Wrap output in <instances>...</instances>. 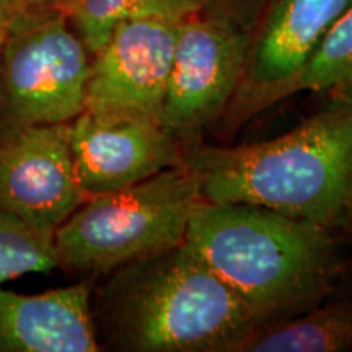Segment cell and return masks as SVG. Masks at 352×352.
Wrapping results in <instances>:
<instances>
[{
	"mask_svg": "<svg viewBox=\"0 0 352 352\" xmlns=\"http://www.w3.org/2000/svg\"><path fill=\"white\" fill-rule=\"evenodd\" d=\"M107 276L94 308L101 349L239 352L259 328L233 290L183 243Z\"/></svg>",
	"mask_w": 352,
	"mask_h": 352,
	"instance_id": "cell-1",
	"label": "cell"
},
{
	"mask_svg": "<svg viewBox=\"0 0 352 352\" xmlns=\"http://www.w3.org/2000/svg\"><path fill=\"white\" fill-rule=\"evenodd\" d=\"M183 245L233 290L259 327L315 305L331 284L328 228L259 206L202 201Z\"/></svg>",
	"mask_w": 352,
	"mask_h": 352,
	"instance_id": "cell-2",
	"label": "cell"
},
{
	"mask_svg": "<svg viewBox=\"0 0 352 352\" xmlns=\"http://www.w3.org/2000/svg\"><path fill=\"white\" fill-rule=\"evenodd\" d=\"M186 164L202 199L250 204L341 226L352 192V109L334 103L280 138L235 148H196Z\"/></svg>",
	"mask_w": 352,
	"mask_h": 352,
	"instance_id": "cell-3",
	"label": "cell"
},
{
	"mask_svg": "<svg viewBox=\"0 0 352 352\" xmlns=\"http://www.w3.org/2000/svg\"><path fill=\"white\" fill-rule=\"evenodd\" d=\"M204 201L188 164L116 191L91 195L56 228L59 267L107 276L138 259L182 245Z\"/></svg>",
	"mask_w": 352,
	"mask_h": 352,
	"instance_id": "cell-4",
	"label": "cell"
},
{
	"mask_svg": "<svg viewBox=\"0 0 352 352\" xmlns=\"http://www.w3.org/2000/svg\"><path fill=\"white\" fill-rule=\"evenodd\" d=\"M90 63L65 13L12 21L0 52V129L72 122L85 111Z\"/></svg>",
	"mask_w": 352,
	"mask_h": 352,
	"instance_id": "cell-5",
	"label": "cell"
},
{
	"mask_svg": "<svg viewBox=\"0 0 352 352\" xmlns=\"http://www.w3.org/2000/svg\"><path fill=\"white\" fill-rule=\"evenodd\" d=\"M248 46V30L222 16L199 12L178 21L162 126L186 135L214 121L240 91Z\"/></svg>",
	"mask_w": 352,
	"mask_h": 352,
	"instance_id": "cell-6",
	"label": "cell"
},
{
	"mask_svg": "<svg viewBox=\"0 0 352 352\" xmlns=\"http://www.w3.org/2000/svg\"><path fill=\"white\" fill-rule=\"evenodd\" d=\"M178 21H121L91 54L85 111L160 121L173 64Z\"/></svg>",
	"mask_w": 352,
	"mask_h": 352,
	"instance_id": "cell-7",
	"label": "cell"
},
{
	"mask_svg": "<svg viewBox=\"0 0 352 352\" xmlns=\"http://www.w3.org/2000/svg\"><path fill=\"white\" fill-rule=\"evenodd\" d=\"M69 124L0 129V210L56 230L87 199L74 166Z\"/></svg>",
	"mask_w": 352,
	"mask_h": 352,
	"instance_id": "cell-8",
	"label": "cell"
},
{
	"mask_svg": "<svg viewBox=\"0 0 352 352\" xmlns=\"http://www.w3.org/2000/svg\"><path fill=\"white\" fill-rule=\"evenodd\" d=\"M69 127L76 175L87 196L116 191L186 165L178 135L160 121L83 111Z\"/></svg>",
	"mask_w": 352,
	"mask_h": 352,
	"instance_id": "cell-9",
	"label": "cell"
},
{
	"mask_svg": "<svg viewBox=\"0 0 352 352\" xmlns=\"http://www.w3.org/2000/svg\"><path fill=\"white\" fill-rule=\"evenodd\" d=\"M351 6L352 0H266L250 30L240 90L279 98Z\"/></svg>",
	"mask_w": 352,
	"mask_h": 352,
	"instance_id": "cell-10",
	"label": "cell"
},
{
	"mask_svg": "<svg viewBox=\"0 0 352 352\" xmlns=\"http://www.w3.org/2000/svg\"><path fill=\"white\" fill-rule=\"evenodd\" d=\"M90 279L43 294L0 289V352H98Z\"/></svg>",
	"mask_w": 352,
	"mask_h": 352,
	"instance_id": "cell-11",
	"label": "cell"
},
{
	"mask_svg": "<svg viewBox=\"0 0 352 352\" xmlns=\"http://www.w3.org/2000/svg\"><path fill=\"white\" fill-rule=\"evenodd\" d=\"M352 347V302L338 300L298 318L263 324L239 352H338Z\"/></svg>",
	"mask_w": 352,
	"mask_h": 352,
	"instance_id": "cell-12",
	"label": "cell"
},
{
	"mask_svg": "<svg viewBox=\"0 0 352 352\" xmlns=\"http://www.w3.org/2000/svg\"><path fill=\"white\" fill-rule=\"evenodd\" d=\"M199 12L201 0H72L65 15L95 54L121 21L140 16L182 21Z\"/></svg>",
	"mask_w": 352,
	"mask_h": 352,
	"instance_id": "cell-13",
	"label": "cell"
},
{
	"mask_svg": "<svg viewBox=\"0 0 352 352\" xmlns=\"http://www.w3.org/2000/svg\"><path fill=\"white\" fill-rule=\"evenodd\" d=\"M329 91L334 103L352 109V6L329 30L327 38L279 98L294 91Z\"/></svg>",
	"mask_w": 352,
	"mask_h": 352,
	"instance_id": "cell-14",
	"label": "cell"
},
{
	"mask_svg": "<svg viewBox=\"0 0 352 352\" xmlns=\"http://www.w3.org/2000/svg\"><path fill=\"white\" fill-rule=\"evenodd\" d=\"M56 230L38 228L0 210V284L25 274H50L59 267Z\"/></svg>",
	"mask_w": 352,
	"mask_h": 352,
	"instance_id": "cell-15",
	"label": "cell"
},
{
	"mask_svg": "<svg viewBox=\"0 0 352 352\" xmlns=\"http://www.w3.org/2000/svg\"><path fill=\"white\" fill-rule=\"evenodd\" d=\"M266 0H201L202 12L232 20L250 32Z\"/></svg>",
	"mask_w": 352,
	"mask_h": 352,
	"instance_id": "cell-16",
	"label": "cell"
},
{
	"mask_svg": "<svg viewBox=\"0 0 352 352\" xmlns=\"http://www.w3.org/2000/svg\"><path fill=\"white\" fill-rule=\"evenodd\" d=\"M70 2L72 0H0V19L12 23L43 13H67Z\"/></svg>",
	"mask_w": 352,
	"mask_h": 352,
	"instance_id": "cell-17",
	"label": "cell"
},
{
	"mask_svg": "<svg viewBox=\"0 0 352 352\" xmlns=\"http://www.w3.org/2000/svg\"><path fill=\"white\" fill-rule=\"evenodd\" d=\"M341 227H346V228H349V230H352V192H351L349 202H347V208L344 212V219H342V222H341Z\"/></svg>",
	"mask_w": 352,
	"mask_h": 352,
	"instance_id": "cell-18",
	"label": "cell"
},
{
	"mask_svg": "<svg viewBox=\"0 0 352 352\" xmlns=\"http://www.w3.org/2000/svg\"><path fill=\"white\" fill-rule=\"evenodd\" d=\"M8 26H10V23H8V21L0 19V52H2V46H3V41H6Z\"/></svg>",
	"mask_w": 352,
	"mask_h": 352,
	"instance_id": "cell-19",
	"label": "cell"
}]
</instances>
